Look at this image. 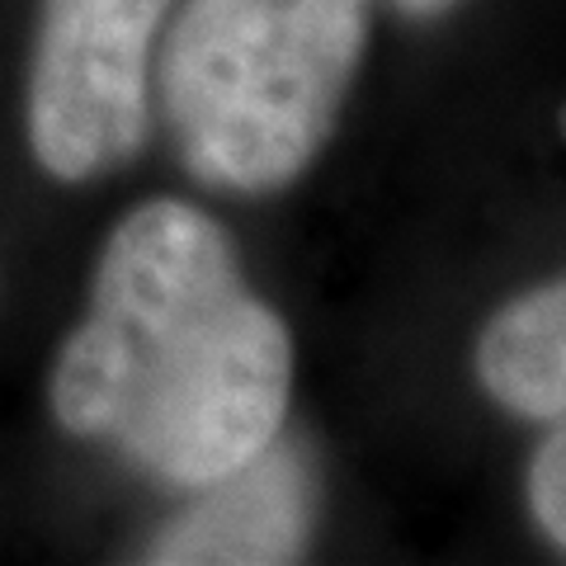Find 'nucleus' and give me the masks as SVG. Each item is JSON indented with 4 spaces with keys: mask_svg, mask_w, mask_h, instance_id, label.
Masks as SVG:
<instances>
[{
    "mask_svg": "<svg viewBox=\"0 0 566 566\" xmlns=\"http://www.w3.org/2000/svg\"><path fill=\"white\" fill-rule=\"evenodd\" d=\"M486 392L524 420H566V279L520 293L476 340Z\"/></svg>",
    "mask_w": 566,
    "mask_h": 566,
    "instance_id": "5",
    "label": "nucleus"
},
{
    "mask_svg": "<svg viewBox=\"0 0 566 566\" xmlns=\"http://www.w3.org/2000/svg\"><path fill=\"white\" fill-rule=\"evenodd\" d=\"M151 538L147 562H293L312 534V472L293 444H274Z\"/></svg>",
    "mask_w": 566,
    "mask_h": 566,
    "instance_id": "4",
    "label": "nucleus"
},
{
    "mask_svg": "<svg viewBox=\"0 0 566 566\" xmlns=\"http://www.w3.org/2000/svg\"><path fill=\"white\" fill-rule=\"evenodd\" d=\"M368 0H189L161 57V104L189 170L227 193L303 175L340 118Z\"/></svg>",
    "mask_w": 566,
    "mask_h": 566,
    "instance_id": "2",
    "label": "nucleus"
},
{
    "mask_svg": "<svg viewBox=\"0 0 566 566\" xmlns=\"http://www.w3.org/2000/svg\"><path fill=\"white\" fill-rule=\"evenodd\" d=\"M562 133H566V109H562Z\"/></svg>",
    "mask_w": 566,
    "mask_h": 566,
    "instance_id": "8",
    "label": "nucleus"
},
{
    "mask_svg": "<svg viewBox=\"0 0 566 566\" xmlns=\"http://www.w3.org/2000/svg\"><path fill=\"white\" fill-rule=\"evenodd\" d=\"M528 501H534L543 534L566 547V424L543 439L534 472H528Z\"/></svg>",
    "mask_w": 566,
    "mask_h": 566,
    "instance_id": "6",
    "label": "nucleus"
},
{
    "mask_svg": "<svg viewBox=\"0 0 566 566\" xmlns=\"http://www.w3.org/2000/svg\"><path fill=\"white\" fill-rule=\"evenodd\" d=\"M170 0H43L29 66V147L62 185L142 151L151 128V43Z\"/></svg>",
    "mask_w": 566,
    "mask_h": 566,
    "instance_id": "3",
    "label": "nucleus"
},
{
    "mask_svg": "<svg viewBox=\"0 0 566 566\" xmlns=\"http://www.w3.org/2000/svg\"><path fill=\"white\" fill-rule=\"evenodd\" d=\"M401 10H411V14H439V10H449L453 0H397Z\"/></svg>",
    "mask_w": 566,
    "mask_h": 566,
    "instance_id": "7",
    "label": "nucleus"
},
{
    "mask_svg": "<svg viewBox=\"0 0 566 566\" xmlns=\"http://www.w3.org/2000/svg\"><path fill=\"white\" fill-rule=\"evenodd\" d=\"M293 335L203 208L151 199L114 227L91 307L52 368L62 430L203 491L279 439Z\"/></svg>",
    "mask_w": 566,
    "mask_h": 566,
    "instance_id": "1",
    "label": "nucleus"
}]
</instances>
